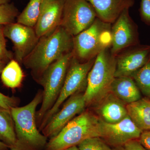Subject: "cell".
<instances>
[{"mask_svg":"<svg viewBox=\"0 0 150 150\" xmlns=\"http://www.w3.org/2000/svg\"><path fill=\"white\" fill-rule=\"evenodd\" d=\"M73 36L59 26L51 34L40 38L32 52L22 64L30 70L37 83L44 72L54 62L72 52Z\"/></svg>","mask_w":150,"mask_h":150,"instance_id":"cell-1","label":"cell"},{"mask_svg":"<svg viewBox=\"0 0 150 150\" xmlns=\"http://www.w3.org/2000/svg\"><path fill=\"white\" fill-rule=\"evenodd\" d=\"M42 100L43 90H39L28 104L11 108L16 137L14 150H44L48 139L39 131L36 121V108Z\"/></svg>","mask_w":150,"mask_h":150,"instance_id":"cell-2","label":"cell"},{"mask_svg":"<svg viewBox=\"0 0 150 150\" xmlns=\"http://www.w3.org/2000/svg\"><path fill=\"white\" fill-rule=\"evenodd\" d=\"M100 119L89 110H85L69 122L55 137L49 139L43 150H65L78 146L84 140L100 137Z\"/></svg>","mask_w":150,"mask_h":150,"instance_id":"cell-3","label":"cell"},{"mask_svg":"<svg viewBox=\"0 0 150 150\" xmlns=\"http://www.w3.org/2000/svg\"><path fill=\"white\" fill-rule=\"evenodd\" d=\"M115 56L110 47L105 48L96 56L88 76L87 84L84 98L86 107L96 105L110 92L115 79Z\"/></svg>","mask_w":150,"mask_h":150,"instance_id":"cell-4","label":"cell"},{"mask_svg":"<svg viewBox=\"0 0 150 150\" xmlns=\"http://www.w3.org/2000/svg\"><path fill=\"white\" fill-rule=\"evenodd\" d=\"M111 27L112 24L97 18L89 27L73 37V57L84 63L110 47Z\"/></svg>","mask_w":150,"mask_h":150,"instance_id":"cell-5","label":"cell"},{"mask_svg":"<svg viewBox=\"0 0 150 150\" xmlns=\"http://www.w3.org/2000/svg\"><path fill=\"white\" fill-rule=\"evenodd\" d=\"M73 56L72 51L54 62L37 82L43 88V100L40 109L36 112L38 129L43 117L53 107L59 97Z\"/></svg>","mask_w":150,"mask_h":150,"instance_id":"cell-6","label":"cell"},{"mask_svg":"<svg viewBox=\"0 0 150 150\" xmlns=\"http://www.w3.org/2000/svg\"><path fill=\"white\" fill-rule=\"evenodd\" d=\"M96 57L88 62L81 63L73 56L59 97L53 107L43 117L38 128L39 131H42L51 118L70 96L76 93L85 91L87 84L88 76L93 66Z\"/></svg>","mask_w":150,"mask_h":150,"instance_id":"cell-7","label":"cell"},{"mask_svg":"<svg viewBox=\"0 0 150 150\" xmlns=\"http://www.w3.org/2000/svg\"><path fill=\"white\" fill-rule=\"evenodd\" d=\"M97 18L86 0H64L60 26L73 37L91 25Z\"/></svg>","mask_w":150,"mask_h":150,"instance_id":"cell-8","label":"cell"},{"mask_svg":"<svg viewBox=\"0 0 150 150\" xmlns=\"http://www.w3.org/2000/svg\"><path fill=\"white\" fill-rule=\"evenodd\" d=\"M126 9L112 23L110 50L114 56L132 46L140 44L138 26Z\"/></svg>","mask_w":150,"mask_h":150,"instance_id":"cell-9","label":"cell"},{"mask_svg":"<svg viewBox=\"0 0 150 150\" xmlns=\"http://www.w3.org/2000/svg\"><path fill=\"white\" fill-rule=\"evenodd\" d=\"M84 92H79L70 96L45 126L41 133L48 139L55 137L71 120L85 110Z\"/></svg>","mask_w":150,"mask_h":150,"instance_id":"cell-10","label":"cell"},{"mask_svg":"<svg viewBox=\"0 0 150 150\" xmlns=\"http://www.w3.org/2000/svg\"><path fill=\"white\" fill-rule=\"evenodd\" d=\"M6 38L13 45L15 60L22 64L36 46L40 38L36 34L34 28L17 22L4 25Z\"/></svg>","mask_w":150,"mask_h":150,"instance_id":"cell-11","label":"cell"},{"mask_svg":"<svg viewBox=\"0 0 150 150\" xmlns=\"http://www.w3.org/2000/svg\"><path fill=\"white\" fill-rule=\"evenodd\" d=\"M99 127L100 137L112 148L124 146L129 141L139 139L143 132L129 116L115 123H105L100 120Z\"/></svg>","mask_w":150,"mask_h":150,"instance_id":"cell-12","label":"cell"},{"mask_svg":"<svg viewBox=\"0 0 150 150\" xmlns=\"http://www.w3.org/2000/svg\"><path fill=\"white\" fill-rule=\"evenodd\" d=\"M150 46L141 43L123 50L115 56V77L131 76L148 62Z\"/></svg>","mask_w":150,"mask_h":150,"instance_id":"cell-13","label":"cell"},{"mask_svg":"<svg viewBox=\"0 0 150 150\" xmlns=\"http://www.w3.org/2000/svg\"><path fill=\"white\" fill-rule=\"evenodd\" d=\"M64 0H44L34 28L38 37L49 35L60 26Z\"/></svg>","mask_w":150,"mask_h":150,"instance_id":"cell-14","label":"cell"},{"mask_svg":"<svg viewBox=\"0 0 150 150\" xmlns=\"http://www.w3.org/2000/svg\"><path fill=\"white\" fill-rule=\"evenodd\" d=\"M127 104L110 92L95 106L97 115L105 123H115L128 116Z\"/></svg>","mask_w":150,"mask_h":150,"instance_id":"cell-15","label":"cell"},{"mask_svg":"<svg viewBox=\"0 0 150 150\" xmlns=\"http://www.w3.org/2000/svg\"><path fill=\"white\" fill-rule=\"evenodd\" d=\"M95 11L97 18L112 24L126 9L134 6V0H86Z\"/></svg>","mask_w":150,"mask_h":150,"instance_id":"cell-16","label":"cell"},{"mask_svg":"<svg viewBox=\"0 0 150 150\" xmlns=\"http://www.w3.org/2000/svg\"><path fill=\"white\" fill-rule=\"evenodd\" d=\"M110 92L126 104L142 98L139 89L130 76L115 77L110 87Z\"/></svg>","mask_w":150,"mask_h":150,"instance_id":"cell-17","label":"cell"},{"mask_svg":"<svg viewBox=\"0 0 150 150\" xmlns=\"http://www.w3.org/2000/svg\"><path fill=\"white\" fill-rule=\"evenodd\" d=\"M128 116L142 131L150 130V99L142 98L126 105Z\"/></svg>","mask_w":150,"mask_h":150,"instance_id":"cell-18","label":"cell"},{"mask_svg":"<svg viewBox=\"0 0 150 150\" xmlns=\"http://www.w3.org/2000/svg\"><path fill=\"white\" fill-rule=\"evenodd\" d=\"M0 141L14 150L16 137L14 123L11 110L0 107Z\"/></svg>","mask_w":150,"mask_h":150,"instance_id":"cell-19","label":"cell"},{"mask_svg":"<svg viewBox=\"0 0 150 150\" xmlns=\"http://www.w3.org/2000/svg\"><path fill=\"white\" fill-rule=\"evenodd\" d=\"M0 76L3 83L6 87L15 89L21 86L24 74L19 63L13 59L6 65Z\"/></svg>","mask_w":150,"mask_h":150,"instance_id":"cell-20","label":"cell"},{"mask_svg":"<svg viewBox=\"0 0 150 150\" xmlns=\"http://www.w3.org/2000/svg\"><path fill=\"white\" fill-rule=\"evenodd\" d=\"M44 0H29L21 13L19 14L16 22L34 28L40 14Z\"/></svg>","mask_w":150,"mask_h":150,"instance_id":"cell-21","label":"cell"},{"mask_svg":"<svg viewBox=\"0 0 150 150\" xmlns=\"http://www.w3.org/2000/svg\"><path fill=\"white\" fill-rule=\"evenodd\" d=\"M130 77L136 83L141 92L150 99V57L146 64Z\"/></svg>","mask_w":150,"mask_h":150,"instance_id":"cell-22","label":"cell"},{"mask_svg":"<svg viewBox=\"0 0 150 150\" xmlns=\"http://www.w3.org/2000/svg\"><path fill=\"white\" fill-rule=\"evenodd\" d=\"M19 15L18 10L13 4L9 3L0 5V25L15 22Z\"/></svg>","mask_w":150,"mask_h":150,"instance_id":"cell-23","label":"cell"},{"mask_svg":"<svg viewBox=\"0 0 150 150\" xmlns=\"http://www.w3.org/2000/svg\"><path fill=\"white\" fill-rule=\"evenodd\" d=\"M80 150H112L111 147L100 137L90 138L78 145Z\"/></svg>","mask_w":150,"mask_h":150,"instance_id":"cell-24","label":"cell"},{"mask_svg":"<svg viewBox=\"0 0 150 150\" xmlns=\"http://www.w3.org/2000/svg\"><path fill=\"white\" fill-rule=\"evenodd\" d=\"M4 25H0V56L7 63L13 59V55L7 48L6 40L4 33Z\"/></svg>","mask_w":150,"mask_h":150,"instance_id":"cell-25","label":"cell"},{"mask_svg":"<svg viewBox=\"0 0 150 150\" xmlns=\"http://www.w3.org/2000/svg\"><path fill=\"white\" fill-rule=\"evenodd\" d=\"M20 99L15 96H9L0 92V107L11 110L12 108L18 107Z\"/></svg>","mask_w":150,"mask_h":150,"instance_id":"cell-26","label":"cell"},{"mask_svg":"<svg viewBox=\"0 0 150 150\" xmlns=\"http://www.w3.org/2000/svg\"><path fill=\"white\" fill-rule=\"evenodd\" d=\"M139 11L142 21L150 26V0H141Z\"/></svg>","mask_w":150,"mask_h":150,"instance_id":"cell-27","label":"cell"},{"mask_svg":"<svg viewBox=\"0 0 150 150\" xmlns=\"http://www.w3.org/2000/svg\"><path fill=\"white\" fill-rule=\"evenodd\" d=\"M124 147L126 150H149L144 147L138 139L129 141L124 145Z\"/></svg>","mask_w":150,"mask_h":150,"instance_id":"cell-28","label":"cell"},{"mask_svg":"<svg viewBox=\"0 0 150 150\" xmlns=\"http://www.w3.org/2000/svg\"><path fill=\"white\" fill-rule=\"evenodd\" d=\"M138 140L144 147L150 150V130L143 131Z\"/></svg>","mask_w":150,"mask_h":150,"instance_id":"cell-29","label":"cell"},{"mask_svg":"<svg viewBox=\"0 0 150 150\" xmlns=\"http://www.w3.org/2000/svg\"><path fill=\"white\" fill-rule=\"evenodd\" d=\"M7 64L0 56V76H1V73L3 69L5 67Z\"/></svg>","mask_w":150,"mask_h":150,"instance_id":"cell-30","label":"cell"},{"mask_svg":"<svg viewBox=\"0 0 150 150\" xmlns=\"http://www.w3.org/2000/svg\"><path fill=\"white\" fill-rule=\"evenodd\" d=\"M9 149V148L6 145L0 141V150H8Z\"/></svg>","mask_w":150,"mask_h":150,"instance_id":"cell-31","label":"cell"},{"mask_svg":"<svg viewBox=\"0 0 150 150\" xmlns=\"http://www.w3.org/2000/svg\"><path fill=\"white\" fill-rule=\"evenodd\" d=\"M112 150H126V149L124 146H120L112 148Z\"/></svg>","mask_w":150,"mask_h":150,"instance_id":"cell-32","label":"cell"},{"mask_svg":"<svg viewBox=\"0 0 150 150\" xmlns=\"http://www.w3.org/2000/svg\"><path fill=\"white\" fill-rule=\"evenodd\" d=\"M65 150H80L78 148V146H74L71 147L68 149H66Z\"/></svg>","mask_w":150,"mask_h":150,"instance_id":"cell-33","label":"cell"},{"mask_svg":"<svg viewBox=\"0 0 150 150\" xmlns=\"http://www.w3.org/2000/svg\"><path fill=\"white\" fill-rule=\"evenodd\" d=\"M10 0H0V5L9 3Z\"/></svg>","mask_w":150,"mask_h":150,"instance_id":"cell-34","label":"cell"}]
</instances>
